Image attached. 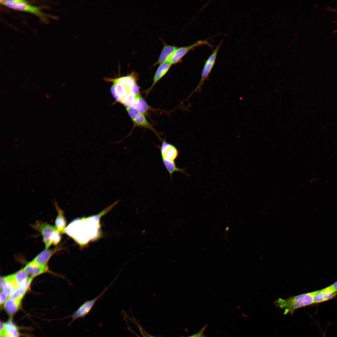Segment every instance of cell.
<instances>
[{"mask_svg": "<svg viewBox=\"0 0 337 337\" xmlns=\"http://www.w3.org/2000/svg\"><path fill=\"white\" fill-rule=\"evenodd\" d=\"M315 291L302 294L287 299L279 298L274 302L275 305L284 311V314H292L297 309L314 303Z\"/></svg>", "mask_w": 337, "mask_h": 337, "instance_id": "6da1fadb", "label": "cell"}, {"mask_svg": "<svg viewBox=\"0 0 337 337\" xmlns=\"http://www.w3.org/2000/svg\"><path fill=\"white\" fill-rule=\"evenodd\" d=\"M160 151L163 163L169 174L171 180L172 179L173 173L175 172L181 173L186 176L188 175L185 168H179L176 165L175 161L179 154V151L176 147L164 139L162 141Z\"/></svg>", "mask_w": 337, "mask_h": 337, "instance_id": "7a4b0ae2", "label": "cell"}, {"mask_svg": "<svg viewBox=\"0 0 337 337\" xmlns=\"http://www.w3.org/2000/svg\"><path fill=\"white\" fill-rule=\"evenodd\" d=\"M30 226L42 235L45 249H48L52 245H57L61 240V234L55 226L40 221H37L35 224Z\"/></svg>", "mask_w": 337, "mask_h": 337, "instance_id": "3957f363", "label": "cell"}, {"mask_svg": "<svg viewBox=\"0 0 337 337\" xmlns=\"http://www.w3.org/2000/svg\"><path fill=\"white\" fill-rule=\"evenodd\" d=\"M0 3L9 8L31 13L40 17L43 19L45 15L42 13L40 7L30 5L23 0H3L0 1Z\"/></svg>", "mask_w": 337, "mask_h": 337, "instance_id": "277c9868", "label": "cell"}, {"mask_svg": "<svg viewBox=\"0 0 337 337\" xmlns=\"http://www.w3.org/2000/svg\"><path fill=\"white\" fill-rule=\"evenodd\" d=\"M222 41L213 50L212 54L206 61L202 70L199 83L195 90L188 97V98L194 93L196 92H201L202 88L204 82L208 78L215 64L217 54L222 43Z\"/></svg>", "mask_w": 337, "mask_h": 337, "instance_id": "5b68a950", "label": "cell"}, {"mask_svg": "<svg viewBox=\"0 0 337 337\" xmlns=\"http://www.w3.org/2000/svg\"><path fill=\"white\" fill-rule=\"evenodd\" d=\"M206 45L212 47V46L207 40H199L193 44L187 46L178 47L173 53L169 63L172 65L179 62L182 58L191 50L195 47Z\"/></svg>", "mask_w": 337, "mask_h": 337, "instance_id": "8992f818", "label": "cell"}, {"mask_svg": "<svg viewBox=\"0 0 337 337\" xmlns=\"http://www.w3.org/2000/svg\"><path fill=\"white\" fill-rule=\"evenodd\" d=\"M132 120L133 123V126L129 134L123 139L115 142L114 143L117 144L121 143L129 136H130L131 135L134 129L136 127H139L141 128H144L151 130L155 134L160 140L161 142L162 141L163 139L160 136V133L157 131L154 127L153 125L149 122L144 115L140 113Z\"/></svg>", "mask_w": 337, "mask_h": 337, "instance_id": "52a82bcc", "label": "cell"}, {"mask_svg": "<svg viewBox=\"0 0 337 337\" xmlns=\"http://www.w3.org/2000/svg\"><path fill=\"white\" fill-rule=\"evenodd\" d=\"M107 289V288L105 289L100 294L95 298L86 301L82 304L71 315L72 319L70 324L77 319L84 318L91 311L95 302L105 292Z\"/></svg>", "mask_w": 337, "mask_h": 337, "instance_id": "ba28073f", "label": "cell"}, {"mask_svg": "<svg viewBox=\"0 0 337 337\" xmlns=\"http://www.w3.org/2000/svg\"><path fill=\"white\" fill-rule=\"evenodd\" d=\"M163 42L164 46L157 61L153 64L155 66L164 63L169 62L173 53L178 46L168 45Z\"/></svg>", "mask_w": 337, "mask_h": 337, "instance_id": "9c48e42d", "label": "cell"}, {"mask_svg": "<svg viewBox=\"0 0 337 337\" xmlns=\"http://www.w3.org/2000/svg\"><path fill=\"white\" fill-rule=\"evenodd\" d=\"M62 247L61 244L52 249H45L40 253L33 260L39 265L47 266L51 257L56 252L61 250Z\"/></svg>", "mask_w": 337, "mask_h": 337, "instance_id": "30bf717a", "label": "cell"}, {"mask_svg": "<svg viewBox=\"0 0 337 337\" xmlns=\"http://www.w3.org/2000/svg\"><path fill=\"white\" fill-rule=\"evenodd\" d=\"M137 74L134 72L126 76L114 79H107L106 80L111 82L114 81L118 82L123 85L130 93V90L133 85L136 83L137 79Z\"/></svg>", "mask_w": 337, "mask_h": 337, "instance_id": "8fae6325", "label": "cell"}, {"mask_svg": "<svg viewBox=\"0 0 337 337\" xmlns=\"http://www.w3.org/2000/svg\"><path fill=\"white\" fill-rule=\"evenodd\" d=\"M28 275L34 277L48 271L47 266H42L37 263L33 260L28 263L24 268Z\"/></svg>", "mask_w": 337, "mask_h": 337, "instance_id": "7c38bea8", "label": "cell"}, {"mask_svg": "<svg viewBox=\"0 0 337 337\" xmlns=\"http://www.w3.org/2000/svg\"><path fill=\"white\" fill-rule=\"evenodd\" d=\"M172 65L169 62L164 63L159 65L153 77L152 84L145 91L147 95L154 87L156 84L167 73Z\"/></svg>", "mask_w": 337, "mask_h": 337, "instance_id": "4fadbf2b", "label": "cell"}, {"mask_svg": "<svg viewBox=\"0 0 337 337\" xmlns=\"http://www.w3.org/2000/svg\"><path fill=\"white\" fill-rule=\"evenodd\" d=\"M54 204L57 212L55 222V226L60 233H64L66 225V220L64 216V212L59 207L56 200Z\"/></svg>", "mask_w": 337, "mask_h": 337, "instance_id": "5bb4252c", "label": "cell"}, {"mask_svg": "<svg viewBox=\"0 0 337 337\" xmlns=\"http://www.w3.org/2000/svg\"><path fill=\"white\" fill-rule=\"evenodd\" d=\"M337 293L331 291L328 286L322 289L316 291L314 296V303L322 302L334 298Z\"/></svg>", "mask_w": 337, "mask_h": 337, "instance_id": "9a60e30c", "label": "cell"}, {"mask_svg": "<svg viewBox=\"0 0 337 337\" xmlns=\"http://www.w3.org/2000/svg\"><path fill=\"white\" fill-rule=\"evenodd\" d=\"M0 334V336L4 335L7 337H19L18 328L13 322L12 318L4 323V329Z\"/></svg>", "mask_w": 337, "mask_h": 337, "instance_id": "2e32d148", "label": "cell"}, {"mask_svg": "<svg viewBox=\"0 0 337 337\" xmlns=\"http://www.w3.org/2000/svg\"><path fill=\"white\" fill-rule=\"evenodd\" d=\"M31 277L28 278L21 286L17 288L9 296V298L14 300H22L30 287L33 279Z\"/></svg>", "mask_w": 337, "mask_h": 337, "instance_id": "e0dca14e", "label": "cell"}, {"mask_svg": "<svg viewBox=\"0 0 337 337\" xmlns=\"http://www.w3.org/2000/svg\"><path fill=\"white\" fill-rule=\"evenodd\" d=\"M22 300L9 298L4 304V309L10 317L15 314L19 309Z\"/></svg>", "mask_w": 337, "mask_h": 337, "instance_id": "ac0fdd59", "label": "cell"}, {"mask_svg": "<svg viewBox=\"0 0 337 337\" xmlns=\"http://www.w3.org/2000/svg\"><path fill=\"white\" fill-rule=\"evenodd\" d=\"M5 282L1 290L9 296L18 287L16 284L14 278V274L5 276Z\"/></svg>", "mask_w": 337, "mask_h": 337, "instance_id": "d6986e66", "label": "cell"}, {"mask_svg": "<svg viewBox=\"0 0 337 337\" xmlns=\"http://www.w3.org/2000/svg\"><path fill=\"white\" fill-rule=\"evenodd\" d=\"M137 110L140 113L145 115L151 110V107L143 97L140 95L136 99L134 105L132 106Z\"/></svg>", "mask_w": 337, "mask_h": 337, "instance_id": "ffe728a7", "label": "cell"}, {"mask_svg": "<svg viewBox=\"0 0 337 337\" xmlns=\"http://www.w3.org/2000/svg\"><path fill=\"white\" fill-rule=\"evenodd\" d=\"M15 281L18 286H21L27 279V274L24 269H22L14 274Z\"/></svg>", "mask_w": 337, "mask_h": 337, "instance_id": "44dd1931", "label": "cell"}, {"mask_svg": "<svg viewBox=\"0 0 337 337\" xmlns=\"http://www.w3.org/2000/svg\"><path fill=\"white\" fill-rule=\"evenodd\" d=\"M140 95V94L135 95L132 93H130L123 99L121 103L126 108L132 107L136 99Z\"/></svg>", "mask_w": 337, "mask_h": 337, "instance_id": "7402d4cb", "label": "cell"}, {"mask_svg": "<svg viewBox=\"0 0 337 337\" xmlns=\"http://www.w3.org/2000/svg\"><path fill=\"white\" fill-rule=\"evenodd\" d=\"M126 110L132 120L140 113L137 110L132 107L126 108Z\"/></svg>", "mask_w": 337, "mask_h": 337, "instance_id": "603a6c76", "label": "cell"}, {"mask_svg": "<svg viewBox=\"0 0 337 337\" xmlns=\"http://www.w3.org/2000/svg\"><path fill=\"white\" fill-rule=\"evenodd\" d=\"M207 325H205L196 334L187 337H206L204 335V332L205 330Z\"/></svg>", "mask_w": 337, "mask_h": 337, "instance_id": "cb8c5ba5", "label": "cell"}, {"mask_svg": "<svg viewBox=\"0 0 337 337\" xmlns=\"http://www.w3.org/2000/svg\"><path fill=\"white\" fill-rule=\"evenodd\" d=\"M8 294L3 291H1L0 294V302L1 305L5 303L7 299Z\"/></svg>", "mask_w": 337, "mask_h": 337, "instance_id": "d4e9b609", "label": "cell"}, {"mask_svg": "<svg viewBox=\"0 0 337 337\" xmlns=\"http://www.w3.org/2000/svg\"><path fill=\"white\" fill-rule=\"evenodd\" d=\"M130 93H132L135 95L140 94V87L137 83H136L131 88L130 90Z\"/></svg>", "mask_w": 337, "mask_h": 337, "instance_id": "484cf974", "label": "cell"}, {"mask_svg": "<svg viewBox=\"0 0 337 337\" xmlns=\"http://www.w3.org/2000/svg\"><path fill=\"white\" fill-rule=\"evenodd\" d=\"M328 287L332 291L337 293V281L328 286Z\"/></svg>", "mask_w": 337, "mask_h": 337, "instance_id": "4316f807", "label": "cell"}, {"mask_svg": "<svg viewBox=\"0 0 337 337\" xmlns=\"http://www.w3.org/2000/svg\"><path fill=\"white\" fill-rule=\"evenodd\" d=\"M0 337H7L6 336H4V335H2V336H0Z\"/></svg>", "mask_w": 337, "mask_h": 337, "instance_id": "83f0119b", "label": "cell"}, {"mask_svg": "<svg viewBox=\"0 0 337 337\" xmlns=\"http://www.w3.org/2000/svg\"><path fill=\"white\" fill-rule=\"evenodd\" d=\"M336 12H337V10H336ZM335 32H337V30H335Z\"/></svg>", "mask_w": 337, "mask_h": 337, "instance_id": "f1b7e54d", "label": "cell"}, {"mask_svg": "<svg viewBox=\"0 0 337 337\" xmlns=\"http://www.w3.org/2000/svg\"><path fill=\"white\" fill-rule=\"evenodd\" d=\"M149 337H153V336H150Z\"/></svg>", "mask_w": 337, "mask_h": 337, "instance_id": "f546056e", "label": "cell"}]
</instances>
